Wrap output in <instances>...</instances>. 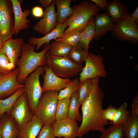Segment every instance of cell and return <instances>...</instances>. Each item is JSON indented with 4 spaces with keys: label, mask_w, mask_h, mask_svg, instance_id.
I'll list each match as a JSON object with an SVG mask.
<instances>
[{
    "label": "cell",
    "mask_w": 138,
    "mask_h": 138,
    "mask_svg": "<svg viewBox=\"0 0 138 138\" xmlns=\"http://www.w3.org/2000/svg\"><path fill=\"white\" fill-rule=\"evenodd\" d=\"M52 125L55 137L76 138L77 137L79 126L77 121L67 118L55 121Z\"/></svg>",
    "instance_id": "obj_14"
},
{
    "label": "cell",
    "mask_w": 138,
    "mask_h": 138,
    "mask_svg": "<svg viewBox=\"0 0 138 138\" xmlns=\"http://www.w3.org/2000/svg\"><path fill=\"white\" fill-rule=\"evenodd\" d=\"M127 105L124 102L122 105L116 109L112 121L113 124L124 125L126 122L129 113L126 110Z\"/></svg>",
    "instance_id": "obj_34"
},
{
    "label": "cell",
    "mask_w": 138,
    "mask_h": 138,
    "mask_svg": "<svg viewBox=\"0 0 138 138\" xmlns=\"http://www.w3.org/2000/svg\"><path fill=\"white\" fill-rule=\"evenodd\" d=\"M43 67L45 73L42 75L43 79L42 87L43 92L58 91L65 88L70 82L71 80L69 78H63L57 76L46 65Z\"/></svg>",
    "instance_id": "obj_15"
},
{
    "label": "cell",
    "mask_w": 138,
    "mask_h": 138,
    "mask_svg": "<svg viewBox=\"0 0 138 138\" xmlns=\"http://www.w3.org/2000/svg\"><path fill=\"white\" fill-rule=\"evenodd\" d=\"M80 106L76 90L73 93L70 98L68 119L74 121H82V116L79 110Z\"/></svg>",
    "instance_id": "obj_27"
},
{
    "label": "cell",
    "mask_w": 138,
    "mask_h": 138,
    "mask_svg": "<svg viewBox=\"0 0 138 138\" xmlns=\"http://www.w3.org/2000/svg\"><path fill=\"white\" fill-rule=\"evenodd\" d=\"M112 35L117 39L137 44L138 25L131 18L130 14L124 19L115 23Z\"/></svg>",
    "instance_id": "obj_9"
},
{
    "label": "cell",
    "mask_w": 138,
    "mask_h": 138,
    "mask_svg": "<svg viewBox=\"0 0 138 138\" xmlns=\"http://www.w3.org/2000/svg\"><path fill=\"white\" fill-rule=\"evenodd\" d=\"M94 17L90 19L83 30L81 32L78 45L86 51H88L89 45L95 33Z\"/></svg>",
    "instance_id": "obj_23"
},
{
    "label": "cell",
    "mask_w": 138,
    "mask_h": 138,
    "mask_svg": "<svg viewBox=\"0 0 138 138\" xmlns=\"http://www.w3.org/2000/svg\"><path fill=\"white\" fill-rule=\"evenodd\" d=\"M80 83V81L78 78L71 80L67 86L61 90L58 93V100L70 98L73 93L77 89Z\"/></svg>",
    "instance_id": "obj_33"
},
{
    "label": "cell",
    "mask_w": 138,
    "mask_h": 138,
    "mask_svg": "<svg viewBox=\"0 0 138 138\" xmlns=\"http://www.w3.org/2000/svg\"><path fill=\"white\" fill-rule=\"evenodd\" d=\"M55 5L52 2L45 8L42 18L33 26L34 30L44 36L55 28L57 24Z\"/></svg>",
    "instance_id": "obj_12"
},
{
    "label": "cell",
    "mask_w": 138,
    "mask_h": 138,
    "mask_svg": "<svg viewBox=\"0 0 138 138\" xmlns=\"http://www.w3.org/2000/svg\"><path fill=\"white\" fill-rule=\"evenodd\" d=\"M71 0H54L53 2L56 6L57 25L63 23L73 11L70 6Z\"/></svg>",
    "instance_id": "obj_22"
},
{
    "label": "cell",
    "mask_w": 138,
    "mask_h": 138,
    "mask_svg": "<svg viewBox=\"0 0 138 138\" xmlns=\"http://www.w3.org/2000/svg\"><path fill=\"white\" fill-rule=\"evenodd\" d=\"M70 98L58 100L55 121L68 118Z\"/></svg>",
    "instance_id": "obj_29"
},
{
    "label": "cell",
    "mask_w": 138,
    "mask_h": 138,
    "mask_svg": "<svg viewBox=\"0 0 138 138\" xmlns=\"http://www.w3.org/2000/svg\"><path fill=\"white\" fill-rule=\"evenodd\" d=\"M123 133L124 138H138V116H133L129 113L123 125Z\"/></svg>",
    "instance_id": "obj_24"
},
{
    "label": "cell",
    "mask_w": 138,
    "mask_h": 138,
    "mask_svg": "<svg viewBox=\"0 0 138 138\" xmlns=\"http://www.w3.org/2000/svg\"><path fill=\"white\" fill-rule=\"evenodd\" d=\"M72 8L73 13L65 20L68 27L63 36L77 29L80 28L83 31L90 18L99 13L100 10L95 4L88 1L75 5Z\"/></svg>",
    "instance_id": "obj_3"
},
{
    "label": "cell",
    "mask_w": 138,
    "mask_h": 138,
    "mask_svg": "<svg viewBox=\"0 0 138 138\" xmlns=\"http://www.w3.org/2000/svg\"><path fill=\"white\" fill-rule=\"evenodd\" d=\"M24 93V88L18 89L11 96L0 99V117L5 113L9 114L14 104L18 98Z\"/></svg>",
    "instance_id": "obj_26"
},
{
    "label": "cell",
    "mask_w": 138,
    "mask_h": 138,
    "mask_svg": "<svg viewBox=\"0 0 138 138\" xmlns=\"http://www.w3.org/2000/svg\"><path fill=\"white\" fill-rule=\"evenodd\" d=\"M117 109L115 106L110 105L106 109L103 110V118L108 121H112Z\"/></svg>",
    "instance_id": "obj_37"
},
{
    "label": "cell",
    "mask_w": 138,
    "mask_h": 138,
    "mask_svg": "<svg viewBox=\"0 0 138 138\" xmlns=\"http://www.w3.org/2000/svg\"><path fill=\"white\" fill-rule=\"evenodd\" d=\"M49 44H44L41 52L34 51L35 46L29 43H23L21 46V57L17 60L16 65L19 71L17 77L18 82L23 84L27 76L37 68L46 65V55Z\"/></svg>",
    "instance_id": "obj_2"
},
{
    "label": "cell",
    "mask_w": 138,
    "mask_h": 138,
    "mask_svg": "<svg viewBox=\"0 0 138 138\" xmlns=\"http://www.w3.org/2000/svg\"><path fill=\"white\" fill-rule=\"evenodd\" d=\"M15 67L10 62L2 49L0 50V75L9 74L15 69Z\"/></svg>",
    "instance_id": "obj_35"
},
{
    "label": "cell",
    "mask_w": 138,
    "mask_h": 138,
    "mask_svg": "<svg viewBox=\"0 0 138 138\" xmlns=\"http://www.w3.org/2000/svg\"><path fill=\"white\" fill-rule=\"evenodd\" d=\"M100 77L91 79L90 93L81 105L82 120L77 137H82L90 131H98L102 133L108 121L103 117L102 104L105 94L99 86Z\"/></svg>",
    "instance_id": "obj_1"
},
{
    "label": "cell",
    "mask_w": 138,
    "mask_h": 138,
    "mask_svg": "<svg viewBox=\"0 0 138 138\" xmlns=\"http://www.w3.org/2000/svg\"><path fill=\"white\" fill-rule=\"evenodd\" d=\"M53 1V0H39L38 2L42 7L46 8L50 6Z\"/></svg>",
    "instance_id": "obj_42"
},
{
    "label": "cell",
    "mask_w": 138,
    "mask_h": 138,
    "mask_svg": "<svg viewBox=\"0 0 138 138\" xmlns=\"http://www.w3.org/2000/svg\"><path fill=\"white\" fill-rule=\"evenodd\" d=\"M72 47L66 43L55 40L50 44L47 53L50 55L66 57Z\"/></svg>",
    "instance_id": "obj_25"
},
{
    "label": "cell",
    "mask_w": 138,
    "mask_h": 138,
    "mask_svg": "<svg viewBox=\"0 0 138 138\" xmlns=\"http://www.w3.org/2000/svg\"><path fill=\"white\" fill-rule=\"evenodd\" d=\"M0 138H1L0 134Z\"/></svg>",
    "instance_id": "obj_44"
},
{
    "label": "cell",
    "mask_w": 138,
    "mask_h": 138,
    "mask_svg": "<svg viewBox=\"0 0 138 138\" xmlns=\"http://www.w3.org/2000/svg\"><path fill=\"white\" fill-rule=\"evenodd\" d=\"M4 43L0 38V50L2 49Z\"/></svg>",
    "instance_id": "obj_43"
},
{
    "label": "cell",
    "mask_w": 138,
    "mask_h": 138,
    "mask_svg": "<svg viewBox=\"0 0 138 138\" xmlns=\"http://www.w3.org/2000/svg\"><path fill=\"white\" fill-rule=\"evenodd\" d=\"M43 125L34 114L30 120L19 129L17 138H36Z\"/></svg>",
    "instance_id": "obj_20"
},
{
    "label": "cell",
    "mask_w": 138,
    "mask_h": 138,
    "mask_svg": "<svg viewBox=\"0 0 138 138\" xmlns=\"http://www.w3.org/2000/svg\"><path fill=\"white\" fill-rule=\"evenodd\" d=\"M24 41L21 38H11L5 41L2 50L10 62L16 66L18 57L21 55V46Z\"/></svg>",
    "instance_id": "obj_17"
},
{
    "label": "cell",
    "mask_w": 138,
    "mask_h": 138,
    "mask_svg": "<svg viewBox=\"0 0 138 138\" xmlns=\"http://www.w3.org/2000/svg\"><path fill=\"white\" fill-rule=\"evenodd\" d=\"M44 72L43 66L39 67L27 76L24 82V93L30 109L33 113L43 92L40 76Z\"/></svg>",
    "instance_id": "obj_6"
},
{
    "label": "cell",
    "mask_w": 138,
    "mask_h": 138,
    "mask_svg": "<svg viewBox=\"0 0 138 138\" xmlns=\"http://www.w3.org/2000/svg\"><path fill=\"white\" fill-rule=\"evenodd\" d=\"M100 8L106 10L108 3L106 0H91Z\"/></svg>",
    "instance_id": "obj_40"
},
{
    "label": "cell",
    "mask_w": 138,
    "mask_h": 138,
    "mask_svg": "<svg viewBox=\"0 0 138 138\" xmlns=\"http://www.w3.org/2000/svg\"><path fill=\"white\" fill-rule=\"evenodd\" d=\"M104 60L103 57L100 54L89 52L85 66L79 74L80 82L87 79L106 77L107 72L103 63Z\"/></svg>",
    "instance_id": "obj_7"
},
{
    "label": "cell",
    "mask_w": 138,
    "mask_h": 138,
    "mask_svg": "<svg viewBox=\"0 0 138 138\" xmlns=\"http://www.w3.org/2000/svg\"><path fill=\"white\" fill-rule=\"evenodd\" d=\"M130 16L131 18L138 25V7H137L135 10L131 15Z\"/></svg>",
    "instance_id": "obj_41"
},
{
    "label": "cell",
    "mask_w": 138,
    "mask_h": 138,
    "mask_svg": "<svg viewBox=\"0 0 138 138\" xmlns=\"http://www.w3.org/2000/svg\"><path fill=\"white\" fill-rule=\"evenodd\" d=\"M131 115L138 116V94L134 99L132 106Z\"/></svg>",
    "instance_id": "obj_39"
},
{
    "label": "cell",
    "mask_w": 138,
    "mask_h": 138,
    "mask_svg": "<svg viewBox=\"0 0 138 138\" xmlns=\"http://www.w3.org/2000/svg\"><path fill=\"white\" fill-rule=\"evenodd\" d=\"M95 33L92 40H99L110 31H113L115 23L106 13H98L95 16Z\"/></svg>",
    "instance_id": "obj_16"
},
{
    "label": "cell",
    "mask_w": 138,
    "mask_h": 138,
    "mask_svg": "<svg viewBox=\"0 0 138 138\" xmlns=\"http://www.w3.org/2000/svg\"><path fill=\"white\" fill-rule=\"evenodd\" d=\"M123 125L113 124L105 129L99 138H124L123 133Z\"/></svg>",
    "instance_id": "obj_30"
},
{
    "label": "cell",
    "mask_w": 138,
    "mask_h": 138,
    "mask_svg": "<svg viewBox=\"0 0 138 138\" xmlns=\"http://www.w3.org/2000/svg\"><path fill=\"white\" fill-rule=\"evenodd\" d=\"M106 13L116 23L125 18L129 14L127 7L118 0L108 3Z\"/></svg>",
    "instance_id": "obj_21"
},
{
    "label": "cell",
    "mask_w": 138,
    "mask_h": 138,
    "mask_svg": "<svg viewBox=\"0 0 138 138\" xmlns=\"http://www.w3.org/2000/svg\"><path fill=\"white\" fill-rule=\"evenodd\" d=\"M14 16L13 34L17 35L21 30L28 29L30 21L27 18L31 14L28 9L22 10L21 5L22 0H10Z\"/></svg>",
    "instance_id": "obj_13"
},
{
    "label": "cell",
    "mask_w": 138,
    "mask_h": 138,
    "mask_svg": "<svg viewBox=\"0 0 138 138\" xmlns=\"http://www.w3.org/2000/svg\"><path fill=\"white\" fill-rule=\"evenodd\" d=\"M68 27V25L64 21L62 24L58 25L51 32L40 38L32 37L29 40V43L34 46L36 45V50L39 49L44 44H49L50 41L62 37L65 29Z\"/></svg>",
    "instance_id": "obj_18"
},
{
    "label": "cell",
    "mask_w": 138,
    "mask_h": 138,
    "mask_svg": "<svg viewBox=\"0 0 138 138\" xmlns=\"http://www.w3.org/2000/svg\"><path fill=\"white\" fill-rule=\"evenodd\" d=\"M46 65L50 67L58 77L69 78L77 76L82 71L83 67L69 59L66 57L59 56L46 54Z\"/></svg>",
    "instance_id": "obj_5"
},
{
    "label": "cell",
    "mask_w": 138,
    "mask_h": 138,
    "mask_svg": "<svg viewBox=\"0 0 138 138\" xmlns=\"http://www.w3.org/2000/svg\"><path fill=\"white\" fill-rule=\"evenodd\" d=\"M82 30L78 28L64 35L55 40L64 42L72 46L78 45Z\"/></svg>",
    "instance_id": "obj_31"
},
{
    "label": "cell",
    "mask_w": 138,
    "mask_h": 138,
    "mask_svg": "<svg viewBox=\"0 0 138 138\" xmlns=\"http://www.w3.org/2000/svg\"><path fill=\"white\" fill-rule=\"evenodd\" d=\"M91 79H87L80 83L77 91L80 106L89 96L91 89Z\"/></svg>",
    "instance_id": "obj_32"
},
{
    "label": "cell",
    "mask_w": 138,
    "mask_h": 138,
    "mask_svg": "<svg viewBox=\"0 0 138 138\" xmlns=\"http://www.w3.org/2000/svg\"><path fill=\"white\" fill-rule=\"evenodd\" d=\"M19 129L9 114H4L0 117V134L1 138H17Z\"/></svg>",
    "instance_id": "obj_19"
},
{
    "label": "cell",
    "mask_w": 138,
    "mask_h": 138,
    "mask_svg": "<svg viewBox=\"0 0 138 138\" xmlns=\"http://www.w3.org/2000/svg\"><path fill=\"white\" fill-rule=\"evenodd\" d=\"M33 114L30 109L24 93L14 104L9 115L20 129L30 120Z\"/></svg>",
    "instance_id": "obj_10"
},
{
    "label": "cell",
    "mask_w": 138,
    "mask_h": 138,
    "mask_svg": "<svg viewBox=\"0 0 138 138\" xmlns=\"http://www.w3.org/2000/svg\"><path fill=\"white\" fill-rule=\"evenodd\" d=\"M58 94L57 91L43 92L34 114L40 120L43 125L52 124L55 121Z\"/></svg>",
    "instance_id": "obj_4"
},
{
    "label": "cell",
    "mask_w": 138,
    "mask_h": 138,
    "mask_svg": "<svg viewBox=\"0 0 138 138\" xmlns=\"http://www.w3.org/2000/svg\"><path fill=\"white\" fill-rule=\"evenodd\" d=\"M44 12L41 7L39 6H36L32 8L31 13L33 17L39 18L42 17Z\"/></svg>",
    "instance_id": "obj_38"
},
{
    "label": "cell",
    "mask_w": 138,
    "mask_h": 138,
    "mask_svg": "<svg viewBox=\"0 0 138 138\" xmlns=\"http://www.w3.org/2000/svg\"><path fill=\"white\" fill-rule=\"evenodd\" d=\"M13 15L10 0H0V38L3 43L13 35Z\"/></svg>",
    "instance_id": "obj_8"
},
{
    "label": "cell",
    "mask_w": 138,
    "mask_h": 138,
    "mask_svg": "<svg viewBox=\"0 0 138 138\" xmlns=\"http://www.w3.org/2000/svg\"><path fill=\"white\" fill-rule=\"evenodd\" d=\"M52 124L43 125L37 138H54Z\"/></svg>",
    "instance_id": "obj_36"
},
{
    "label": "cell",
    "mask_w": 138,
    "mask_h": 138,
    "mask_svg": "<svg viewBox=\"0 0 138 138\" xmlns=\"http://www.w3.org/2000/svg\"><path fill=\"white\" fill-rule=\"evenodd\" d=\"M19 71L17 67L8 74L0 75V99L8 98L24 87V84H20L17 80Z\"/></svg>",
    "instance_id": "obj_11"
},
{
    "label": "cell",
    "mask_w": 138,
    "mask_h": 138,
    "mask_svg": "<svg viewBox=\"0 0 138 138\" xmlns=\"http://www.w3.org/2000/svg\"><path fill=\"white\" fill-rule=\"evenodd\" d=\"M89 52L86 51L78 45L73 46L67 57L75 64L82 66L83 62H85Z\"/></svg>",
    "instance_id": "obj_28"
}]
</instances>
